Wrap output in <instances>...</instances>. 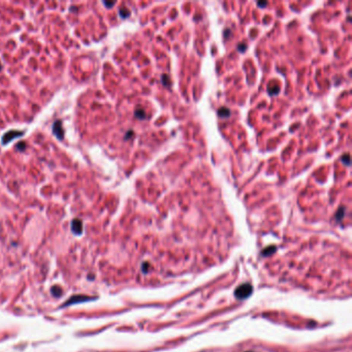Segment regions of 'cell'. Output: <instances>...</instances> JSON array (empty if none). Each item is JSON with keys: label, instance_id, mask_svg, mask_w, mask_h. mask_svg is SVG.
Wrapping results in <instances>:
<instances>
[{"label": "cell", "instance_id": "10", "mask_svg": "<svg viewBox=\"0 0 352 352\" xmlns=\"http://www.w3.org/2000/svg\"><path fill=\"white\" fill-rule=\"evenodd\" d=\"M52 291H53V293H54V295L55 296H59V295H61V288H59V287H57V286H55V287H53V289H52Z\"/></svg>", "mask_w": 352, "mask_h": 352}, {"label": "cell", "instance_id": "8", "mask_svg": "<svg viewBox=\"0 0 352 352\" xmlns=\"http://www.w3.org/2000/svg\"><path fill=\"white\" fill-rule=\"evenodd\" d=\"M119 15H120L121 18H123V19H125V18L129 17L130 15V11L127 10V8H121L120 10H119Z\"/></svg>", "mask_w": 352, "mask_h": 352}, {"label": "cell", "instance_id": "7", "mask_svg": "<svg viewBox=\"0 0 352 352\" xmlns=\"http://www.w3.org/2000/svg\"><path fill=\"white\" fill-rule=\"evenodd\" d=\"M134 115H135V117L138 118V119H145L146 118L145 111H144V109H135V112H134Z\"/></svg>", "mask_w": 352, "mask_h": 352}, {"label": "cell", "instance_id": "13", "mask_svg": "<svg viewBox=\"0 0 352 352\" xmlns=\"http://www.w3.org/2000/svg\"><path fill=\"white\" fill-rule=\"evenodd\" d=\"M343 211H344V209L341 208V209L339 210V212H338V219H339V220L343 217Z\"/></svg>", "mask_w": 352, "mask_h": 352}, {"label": "cell", "instance_id": "4", "mask_svg": "<svg viewBox=\"0 0 352 352\" xmlns=\"http://www.w3.org/2000/svg\"><path fill=\"white\" fill-rule=\"evenodd\" d=\"M71 230L75 234H81L83 232V223L80 219H74L71 222Z\"/></svg>", "mask_w": 352, "mask_h": 352}, {"label": "cell", "instance_id": "9", "mask_svg": "<svg viewBox=\"0 0 352 352\" xmlns=\"http://www.w3.org/2000/svg\"><path fill=\"white\" fill-rule=\"evenodd\" d=\"M16 149L18 151H20V152H23L25 149H26V143H24V141H20V143H18L17 145H16Z\"/></svg>", "mask_w": 352, "mask_h": 352}, {"label": "cell", "instance_id": "17", "mask_svg": "<svg viewBox=\"0 0 352 352\" xmlns=\"http://www.w3.org/2000/svg\"><path fill=\"white\" fill-rule=\"evenodd\" d=\"M2 69V65H1V63H0V70Z\"/></svg>", "mask_w": 352, "mask_h": 352}, {"label": "cell", "instance_id": "1", "mask_svg": "<svg viewBox=\"0 0 352 352\" xmlns=\"http://www.w3.org/2000/svg\"><path fill=\"white\" fill-rule=\"evenodd\" d=\"M252 290L253 288L250 284H242L241 286H239L235 289L234 295L235 298H237L239 299H244L250 295Z\"/></svg>", "mask_w": 352, "mask_h": 352}, {"label": "cell", "instance_id": "11", "mask_svg": "<svg viewBox=\"0 0 352 352\" xmlns=\"http://www.w3.org/2000/svg\"><path fill=\"white\" fill-rule=\"evenodd\" d=\"M343 158H342V161H344L345 160V164L346 165H349V163H350V159H349V154H345L343 155Z\"/></svg>", "mask_w": 352, "mask_h": 352}, {"label": "cell", "instance_id": "3", "mask_svg": "<svg viewBox=\"0 0 352 352\" xmlns=\"http://www.w3.org/2000/svg\"><path fill=\"white\" fill-rule=\"evenodd\" d=\"M52 131H53L54 135L56 136L59 141H63L64 138V128L62 125V121L61 120H57L55 121V123L53 124L52 127Z\"/></svg>", "mask_w": 352, "mask_h": 352}, {"label": "cell", "instance_id": "5", "mask_svg": "<svg viewBox=\"0 0 352 352\" xmlns=\"http://www.w3.org/2000/svg\"><path fill=\"white\" fill-rule=\"evenodd\" d=\"M267 90H269V94H272V95L277 94V93L279 92V86L277 85V84L273 83V84H271V86H269Z\"/></svg>", "mask_w": 352, "mask_h": 352}, {"label": "cell", "instance_id": "6", "mask_svg": "<svg viewBox=\"0 0 352 352\" xmlns=\"http://www.w3.org/2000/svg\"><path fill=\"white\" fill-rule=\"evenodd\" d=\"M218 115L220 116V117H222V118H226V117H228V116L230 115V112L228 111L227 109H225V107H222V109H220L218 111Z\"/></svg>", "mask_w": 352, "mask_h": 352}, {"label": "cell", "instance_id": "2", "mask_svg": "<svg viewBox=\"0 0 352 352\" xmlns=\"http://www.w3.org/2000/svg\"><path fill=\"white\" fill-rule=\"evenodd\" d=\"M25 132L24 131H20V130H10V131H6L5 133L2 135L1 138V141L3 145H7V144H10L11 141H13L15 138H21V136L24 135Z\"/></svg>", "mask_w": 352, "mask_h": 352}, {"label": "cell", "instance_id": "16", "mask_svg": "<svg viewBox=\"0 0 352 352\" xmlns=\"http://www.w3.org/2000/svg\"><path fill=\"white\" fill-rule=\"evenodd\" d=\"M257 4H258L259 6H264V5H266L267 3H266V2H263V3H261V2H258Z\"/></svg>", "mask_w": 352, "mask_h": 352}, {"label": "cell", "instance_id": "14", "mask_svg": "<svg viewBox=\"0 0 352 352\" xmlns=\"http://www.w3.org/2000/svg\"><path fill=\"white\" fill-rule=\"evenodd\" d=\"M162 79H163V83H164V85H166L167 86L168 85V77H167V75H163V77H162Z\"/></svg>", "mask_w": 352, "mask_h": 352}, {"label": "cell", "instance_id": "12", "mask_svg": "<svg viewBox=\"0 0 352 352\" xmlns=\"http://www.w3.org/2000/svg\"><path fill=\"white\" fill-rule=\"evenodd\" d=\"M103 4L106 6V7H112V6L115 5V2H106V1H103Z\"/></svg>", "mask_w": 352, "mask_h": 352}, {"label": "cell", "instance_id": "15", "mask_svg": "<svg viewBox=\"0 0 352 352\" xmlns=\"http://www.w3.org/2000/svg\"><path fill=\"white\" fill-rule=\"evenodd\" d=\"M132 135H133V131H132V130H130V131L127 132L126 136H125V139H127L128 138H130V136H132Z\"/></svg>", "mask_w": 352, "mask_h": 352}]
</instances>
